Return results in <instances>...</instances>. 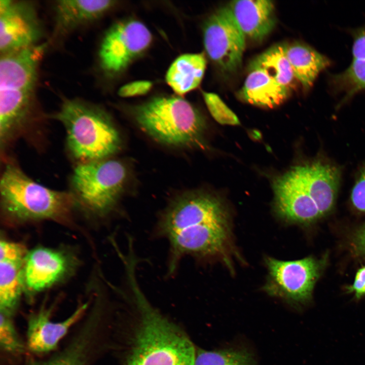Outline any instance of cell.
I'll return each mask as SVG.
<instances>
[{"mask_svg": "<svg viewBox=\"0 0 365 365\" xmlns=\"http://www.w3.org/2000/svg\"><path fill=\"white\" fill-rule=\"evenodd\" d=\"M68 268L61 252L38 247L26 254L23 267V283L31 293L42 291L60 280Z\"/></svg>", "mask_w": 365, "mask_h": 365, "instance_id": "cell-14", "label": "cell"}, {"mask_svg": "<svg viewBox=\"0 0 365 365\" xmlns=\"http://www.w3.org/2000/svg\"><path fill=\"white\" fill-rule=\"evenodd\" d=\"M245 38L227 6L216 10L204 24L205 50L224 73H234L241 67Z\"/></svg>", "mask_w": 365, "mask_h": 365, "instance_id": "cell-8", "label": "cell"}, {"mask_svg": "<svg viewBox=\"0 0 365 365\" xmlns=\"http://www.w3.org/2000/svg\"><path fill=\"white\" fill-rule=\"evenodd\" d=\"M122 295L132 312V325L122 365H194L196 349L192 341L150 303L137 277L127 280Z\"/></svg>", "mask_w": 365, "mask_h": 365, "instance_id": "cell-2", "label": "cell"}, {"mask_svg": "<svg viewBox=\"0 0 365 365\" xmlns=\"http://www.w3.org/2000/svg\"><path fill=\"white\" fill-rule=\"evenodd\" d=\"M226 6L245 38L252 41H262L275 26V7L271 1H233Z\"/></svg>", "mask_w": 365, "mask_h": 365, "instance_id": "cell-16", "label": "cell"}, {"mask_svg": "<svg viewBox=\"0 0 365 365\" xmlns=\"http://www.w3.org/2000/svg\"><path fill=\"white\" fill-rule=\"evenodd\" d=\"M0 346L3 352L13 357L25 353L26 345L17 332L12 317L1 313Z\"/></svg>", "mask_w": 365, "mask_h": 365, "instance_id": "cell-26", "label": "cell"}, {"mask_svg": "<svg viewBox=\"0 0 365 365\" xmlns=\"http://www.w3.org/2000/svg\"><path fill=\"white\" fill-rule=\"evenodd\" d=\"M46 44L1 54L0 89L33 93Z\"/></svg>", "mask_w": 365, "mask_h": 365, "instance_id": "cell-12", "label": "cell"}, {"mask_svg": "<svg viewBox=\"0 0 365 365\" xmlns=\"http://www.w3.org/2000/svg\"><path fill=\"white\" fill-rule=\"evenodd\" d=\"M0 192L5 212L19 220L64 221L76 203L71 193L52 190L34 181L12 162L5 166Z\"/></svg>", "mask_w": 365, "mask_h": 365, "instance_id": "cell-5", "label": "cell"}, {"mask_svg": "<svg viewBox=\"0 0 365 365\" xmlns=\"http://www.w3.org/2000/svg\"><path fill=\"white\" fill-rule=\"evenodd\" d=\"M324 264L311 257L292 261L267 258L268 275L264 290L293 305L308 303Z\"/></svg>", "mask_w": 365, "mask_h": 365, "instance_id": "cell-7", "label": "cell"}, {"mask_svg": "<svg viewBox=\"0 0 365 365\" xmlns=\"http://www.w3.org/2000/svg\"><path fill=\"white\" fill-rule=\"evenodd\" d=\"M334 85L348 98L365 89V59H353L349 67L334 77Z\"/></svg>", "mask_w": 365, "mask_h": 365, "instance_id": "cell-25", "label": "cell"}, {"mask_svg": "<svg viewBox=\"0 0 365 365\" xmlns=\"http://www.w3.org/2000/svg\"><path fill=\"white\" fill-rule=\"evenodd\" d=\"M138 127L156 141L167 146L204 149L206 121L187 100L157 97L132 109Z\"/></svg>", "mask_w": 365, "mask_h": 365, "instance_id": "cell-3", "label": "cell"}, {"mask_svg": "<svg viewBox=\"0 0 365 365\" xmlns=\"http://www.w3.org/2000/svg\"><path fill=\"white\" fill-rule=\"evenodd\" d=\"M24 262L0 261L1 313L8 316L12 317L19 303L23 283Z\"/></svg>", "mask_w": 365, "mask_h": 365, "instance_id": "cell-23", "label": "cell"}, {"mask_svg": "<svg viewBox=\"0 0 365 365\" xmlns=\"http://www.w3.org/2000/svg\"><path fill=\"white\" fill-rule=\"evenodd\" d=\"M353 245L357 254L365 256V224L354 235Z\"/></svg>", "mask_w": 365, "mask_h": 365, "instance_id": "cell-33", "label": "cell"}, {"mask_svg": "<svg viewBox=\"0 0 365 365\" xmlns=\"http://www.w3.org/2000/svg\"><path fill=\"white\" fill-rule=\"evenodd\" d=\"M289 91L262 70L253 69L248 70L238 94L241 99L247 103L272 108L282 103L288 97Z\"/></svg>", "mask_w": 365, "mask_h": 365, "instance_id": "cell-19", "label": "cell"}, {"mask_svg": "<svg viewBox=\"0 0 365 365\" xmlns=\"http://www.w3.org/2000/svg\"><path fill=\"white\" fill-rule=\"evenodd\" d=\"M287 45L279 43L271 46L250 61L248 70H261L290 90L295 76L286 55Z\"/></svg>", "mask_w": 365, "mask_h": 365, "instance_id": "cell-22", "label": "cell"}, {"mask_svg": "<svg viewBox=\"0 0 365 365\" xmlns=\"http://www.w3.org/2000/svg\"><path fill=\"white\" fill-rule=\"evenodd\" d=\"M352 53L353 59H365V25L354 34Z\"/></svg>", "mask_w": 365, "mask_h": 365, "instance_id": "cell-31", "label": "cell"}, {"mask_svg": "<svg viewBox=\"0 0 365 365\" xmlns=\"http://www.w3.org/2000/svg\"><path fill=\"white\" fill-rule=\"evenodd\" d=\"M23 246L19 243L1 240L0 243V261L9 260L24 262L26 257Z\"/></svg>", "mask_w": 365, "mask_h": 365, "instance_id": "cell-28", "label": "cell"}, {"mask_svg": "<svg viewBox=\"0 0 365 365\" xmlns=\"http://www.w3.org/2000/svg\"><path fill=\"white\" fill-rule=\"evenodd\" d=\"M152 87V83L148 81L133 82L121 87L118 94L123 97L142 95L148 93Z\"/></svg>", "mask_w": 365, "mask_h": 365, "instance_id": "cell-30", "label": "cell"}, {"mask_svg": "<svg viewBox=\"0 0 365 365\" xmlns=\"http://www.w3.org/2000/svg\"><path fill=\"white\" fill-rule=\"evenodd\" d=\"M151 34L141 22L135 20L119 21L105 33L99 50L101 68L114 74L123 70L150 45Z\"/></svg>", "mask_w": 365, "mask_h": 365, "instance_id": "cell-9", "label": "cell"}, {"mask_svg": "<svg viewBox=\"0 0 365 365\" xmlns=\"http://www.w3.org/2000/svg\"><path fill=\"white\" fill-rule=\"evenodd\" d=\"M108 0H61L55 2L56 33L65 34L96 20L114 5Z\"/></svg>", "mask_w": 365, "mask_h": 365, "instance_id": "cell-17", "label": "cell"}, {"mask_svg": "<svg viewBox=\"0 0 365 365\" xmlns=\"http://www.w3.org/2000/svg\"><path fill=\"white\" fill-rule=\"evenodd\" d=\"M315 202L321 216L333 208L339 188L340 172L328 163L315 162L294 168Z\"/></svg>", "mask_w": 365, "mask_h": 365, "instance_id": "cell-15", "label": "cell"}, {"mask_svg": "<svg viewBox=\"0 0 365 365\" xmlns=\"http://www.w3.org/2000/svg\"><path fill=\"white\" fill-rule=\"evenodd\" d=\"M350 291H354L356 298L365 295V267L359 269L356 273L353 285L348 288Z\"/></svg>", "mask_w": 365, "mask_h": 365, "instance_id": "cell-32", "label": "cell"}, {"mask_svg": "<svg viewBox=\"0 0 365 365\" xmlns=\"http://www.w3.org/2000/svg\"><path fill=\"white\" fill-rule=\"evenodd\" d=\"M206 66V60L203 53L182 55L169 68L166 82L176 93L182 95L199 86Z\"/></svg>", "mask_w": 365, "mask_h": 365, "instance_id": "cell-21", "label": "cell"}, {"mask_svg": "<svg viewBox=\"0 0 365 365\" xmlns=\"http://www.w3.org/2000/svg\"><path fill=\"white\" fill-rule=\"evenodd\" d=\"M53 118L64 126L69 151L81 163L110 158L121 148V137L112 118L97 105L67 99Z\"/></svg>", "mask_w": 365, "mask_h": 365, "instance_id": "cell-4", "label": "cell"}, {"mask_svg": "<svg viewBox=\"0 0 365 365\" xmlns=\"http://www.w3.org/2000/svg\"><path fill=\"white\" fill-rule=\"evenodd\" d=\"M286 55L295 78L306 90L312 86L319 72L330 64L326 56L298 42L287 45Z\"/></svg>", "mask_w": 365, "mask_h": 365, "instance_id": "cell-20", "label": "cell"}, {"mask_svg": "<svg viewBox=\"0 0 365 365\" xmlns=\"http://www.w3.org/2000/svg\"><path fill=\"white\" fill-rule=\"evenodd\" d=\"M43 34L35 5L24 1H0L1 54L36 45Z\"/></svg>", "mask_w": 365, "mask_h": 365, "instance_id": "cell-10", "label": "cell"}, {"mask_svg": "<svg viewBox=\"0 0 365 365\" xmlns=\"http://www.w3.org/2000/svg\"><path fill=\"white\" fill-rule=\"evenodd\" d=\"M202 93L210 113L217 122L221 124L232 125L240 124L236 115L217 94L206 92H203Z\"/></svg>", "mask_w": 365, "mask_h": 365, "instance_id": "cell-27", "label": "cell"}, {"mask_svg": "<svg viewBox=\"0 0 365 365\" xmlns=\"http://www.w3.org/2000/svg\"><path fill=\"white\" fill-rule=\"evenodd\" d=\"M97 325L86 321L82 329L64 349L45 360L29 358L25 365H90Z\"/></svg>", "mask_w": 365, "mask_h": 365, "instance_id": "cell-18", "label": "cell"}, {"mask_svg": "<svg viewBox=\"0 0 365 365\" xmlns=\"http://www.w3.org/2000/svg\"><path fill=\"white\" fill-rule=\"evenodd\" d=\"M153 235L168 244L166 276L171 278L186 257L201 261L223 256L230 239L229 214L214 195L187 191L168 203L158 218Z\"/></svg>", "mask_w": 365, "mask_h": 365, "instance_id": "cell-1", "label": "cell"}, {"mask_svg": "<svg viewBox=\"0 0 365 365\" xmlns=\"http://www.w3.org/2000/svg\"><path fill=\"white\" fill-rule=\"evenodd\" d=\"M273 188L274 210L281 219L293 223L308 225L321 217L294 168L276 178Z\"/></svg>", "mask_w": 365, "mask_h": 365, "instance_id": "cell-11", "label": "cell"}, {"mask_svg": "<svg viewBox=\"0 0 365 365\" xmlns=\"http://www.w3.org/2000/svg\"><path fill=\"white\" fill-rule=\"evenodd\" d=\"M194 365H258L253 354L244 348L215 350L197 349Z\"/></svg>", "mask_w": 365, "mask_h": 365, "instance_id": "cell-24", "label": "cell"}, {"mask_svg": "<svg viewBox=\"0 0 365 365\" xmlns=\"http://www.w3.org/2000/svg\"><path fill=\"white\" fill-rule=\"evenodd\" d=\"M126 167L109 158L81 163L71 175V194L76 203L100 215L111 212L123 193L127 179Z\"/></svg>", "mask_w": 365, "mask_h": 365, "instance_id": "cell-6", "label": "cell"}, {"mask_svg": "<svg viewBox=\"0 0 365 365\" xmlns=\"http://www.w3.org/2000/svg\"><path fill=\"white\" fill-rule=\"evenodd\" d=\"M87 303L80 305L61 321L51 319V311L42 308L30 315L27 320L26 346L32 353L41 355L54 350L70 328L83 316Z\"/></svg>", "mask_w": 365, "mask_h": 365, "instance_id": "cell-13", "label": "cell"}, {"mask_svg": "<svg viewBox=\"0 0 365 365\" xmlns=\"http://www.w3.org/2000/svg\"><path fill=\"white\" fill-rule=\"evenodd\" d=\"M351 198L354 206L358 210L365 212V166L354 186Z\"/></svg>", "mask_w": 365, "mask_h": 365, "instance_id": "cell-29", "label": "cell"}]
</instances>
